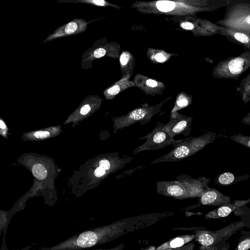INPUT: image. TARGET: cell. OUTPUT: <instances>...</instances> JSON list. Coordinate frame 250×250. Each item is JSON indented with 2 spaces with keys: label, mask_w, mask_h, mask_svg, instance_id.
I'll return each instance as SVG.
<instances>
[{
  "label": "cell",
  "mask_w": 250,
  "mask_h": 250,
  "mask_svg": "<svg viewBox=\"0 0 250 250\" xmlns=\"http://www.w3.org/2000/svg\"><path fill=\"white\" fill-rule=\"evenodd\" d=\"M149 227L145 214L123 219L83 231L52 247L51 250H81L109 242L128 233Z\"/></svg>",
  "instance_id": "cell-1"
},
{
  "label": "cell",
  "mask_w": 250,
  "mask_h": 250,
  "mask_svg": "<svg viewBox=\"0 0 250 250\" xmlns=\"http://www.w3.org/2000/svg\"><path fill=\"white\" fill-rule=\"evenodd\" d=\"M234 212L240 217V220L215 231L205 229V227H200L194 230V240L201 245L200 250H229L230 244L227 241L243 228H250V208L245 205Z\"/></svg>",
  "instance_id": "cell-2"
},
{
  "label": "cell",
  "mask_w": 250,
  "mask_h": 250,
  "mask_svg": "<svg viewBox=\"0 0 250 250\" xmlns=\"http://www.w3.org/2000/svg\"><path fill=\"white\" fill-rule=\"evenodd\" d=\"M230 0H195L190 1L160 0L146 3L162 13L195 14L202 12H212L226 7Z\"/></svg>",
  "instance_id": "cell-3"
},
{
  "label": "cell",
  "mask_w": 250,
  "mask_h": 250,
  "mask_svg": "<svg viewBox=\"0 0 250 250\" xmlns=\"http://www.w3.org/2000/svg\"><path fill=\"white\" fill-rule=\"evenodd\" d=\"M216 137V133L209 131L198 137L186 138L180 143L173 146L174 148L170 152L149 164L153 165L160 162H176L187 158L202 150L207 145L212 143Z\"/></svg>",
  "instance_id": "cell-4"
},
{
  "label": "cell",
  "mask_w": 250,
  "mask_h": 250,
  "mask_svg": "<svg viewBox=\"0 0 250 250\" xmlns=\"http://www.w3.org/2000/svg\"><path fill=\"white\" fill-rule=\"evenodd\" d=\"M223 19L215 23L220 26L250 33V0H230Z\"/></svg>",
  "instance_id": "cell-5"
},
{
  "label": "cell",
  "mask_w": 250,
  "mask_h": 250,
  "mask_svg": "<svg viewBox=\"0 0 250 250\" xmlns=\"http://www.w3.org/2000/svg\"><path fill=\"white\" fill-rule=\"evenodd\" d=\"M250 67V50H246L238 56L219 62L213 68L212 76L216 79L238 80Z\"/></svg>",
  "instance_id": "cell-6"
},
{
  "label": "cell",
  "mask_w": 250,
  "mask_h": 250,
  "mask_svg": "<svg viewBox=\"0 0 250 250\" xmlns=\"http://www.w3.org/2000/svg\"><path fill=\"white\" fill-rule=\"evenodd\" d=\"M171 97L168 98L153 106H149L147 104H143L141 106L138 107L126 114L115 118L114 132L116 133L119 130L137 123H140L141 125L148 123L152 117L160 111L164 104Z\"/></svg>",
  "instance_id": "cell-7"
},
{
  "label": "cell",
  "mask_w": 250,
  "mask_h": 250,
  "mask_svg": "<svg viewBox=\"0 0 250 250\" xmlns=\"http://www.w3.org/2000/svg\"><path fill=\"white\" fill-rule=\"evenodd\" d=\"M185 139L175 140L164 128V124L158 122L156 126L148 134L139 139H146V141L136 147L133 154H136L144 150H157L171 145L174 146Z\"/></svg>",
  "instance_id": "cell-8"
},
{
  "label": "cell",
  "mask_w": 250,
  "mask_h": 250,
  "mask_svg": "<svg viewBox=\"0 0 250 250\" xmlns=\"http://www.w3.org/2000/svg\"><path fill=\"white\" fill-rule=\"evenodd\" d=\"M113 46L106 42L105 39L97 40L91 47L86 50L82 56L81 66L83 69H89L92 66L94 60L104 56L113 57Z\"/></svg>",
  "instance_id": "cell-9"
},
{
  "label": "cell",
  "mask_w": 250,
  "mask_h": 250,
  "mask_svg": "<svg viewBox=\"0 0 250 250\" xmlns=\"http://www.w3.org/2000/svg\"><path fill=\"white\" fill-rule=\"evenodd\" d=\"M193 118L176 112L170 114L169 121L164 124V128L173 138L179 135H189Z\"/></svg>",
  "instance_id": "cell-10"
},
{
  "label": "cell",
  "mask_w": 250,
  "mask_h": 250,
  "mask_svg": "<svg viewBox=\"0 0 250 250\" xmlns=\"http://www.w3.org/2000/svg\"><path fill=\"white\" fill-rule=\"evenodd\" d=\"M87 22L84 19H74L56 29L52 33L48 35L43 41V43L52 40L76 35L84 32L87 28Z\"/></svg>",
  "instance_id": "cell-11"
},
{
  "label": "cell",
  "mask_w": 250,
  "mask_h": 250,
  "mask_svg": "<svg viewBox=\"0 0 250 250\" xmlns=\"http://www.w3.org/2000/svg\"><path fill=\"white\" fill-rule=\"evenodd\" d=\"M157 192L165 196L179 200L189 198L184 184L177 180L168 181H157Z\"/></svg>",
  "instance_id": "cell-12"
},
{
  "label": "cell",
  "mask_w": 250,
  "mask_h": 250,
  "mask_svg": "<svg viewBox=\"0 0 250 250\" xmlns=\"http://www.w3.org/2000/svg\"><path fill=\"white\" fill-rule=\"evenodd\" d=\"M175 180L182 182L186 186L189 198H199L208 187L210 178L200 176L193 178L189 175L182 174L175 177Z\"/></svg>",
  "instance_id": "cell-13"
},
{
  "label": "cell",
  "mask_w": 250,
  "mask_h": 250,
  "mask_svg": "<svg viewBox=\"0 0 250 250\" xmlns=\"http://www.w3.org/2000/svg\"><path fill=\"white\" fill-rule=\"evenodd\" d=\"M199 202L202 205L221 207L231 203L230 198L217 189L207 188L202 195L199 197Z\"/></svg>",
  "instance_id": "cell-14"
},
{
  "label": "cell",
  "mask_w": 250,
  "mask_h": 250,
  "mask_svg": "<svg viewBox=\"0 0 250 250\" xmlns=\"http://www.w3.org/2000/svg\"><path fill=\"white\" fill-rule=\"evenodd\" d=\"M220 35L225 37L229 41L250 50V33L235 30L220 26Z\"/></svg>",
  "instance_id": "cell-15"
},
{
  "label": "cell",
  "mask_w": 250,
  "mask_h": 250,
  "mask_svg": "<svg viewBox=\"0 0 250 250\" xmlns=\"http://www.w3.org/2000/svg\"><path fill=\"white\" fill-rule=\"evenodd\" d=\"M250 203V198L244 200H234L233 202L219 207L205 215V219H221L228 216L240 207Z\"/></svg>",
  "instance_id": "cell-16"
},
{
  "label": "cell",
  "mask_w": 250,
  "mask_h": 250,
  "mask_svg": "<svg viewBox=\"0 0 250 250\" xmlns=\"http://www.w3.org/2000/svg\"><path fill=\"white\" fill-rule=\"evenodd\" d=\"M134 84L145 91L146 94L155 95L159 94V91L162 90L164 85L154 80L148 79L140 75L136 76L134 79Z\"/></svg>",
  "instance_id": "cell-17"
},
{
  "label": "cell",
  "mask_w": 250,
  "mask_h": 250,
  "mask_svg": "<svg viewBox=\"0 0 250 250\" xmlns=\"http://www.w3.org/2000/svg\"><path fill=\"white\" fill-rule=\"evenodd\" d=\"M131 74L128 73L121 79L105 89L104 91V95L106 99H114L118 94L130 87L135 86L134 83L129 81Z\"/></svg>",
  "instance_id": "cell-18"
},
{
  "label": "cell",
  "mask_w": 250,
  "mask_h": 250,
  "mask_svg": "<svg viewBox=\"0 0 250 250\" xmlns=\"http://www.w3.org/2000/svg\"><path fill=\"white\" fill-rule=\"evenodd\" d=\"M194 239V234L178 236L159 246L155 250H165L179 248L191 242Z\"/></svg>",
  "instance_id": "cell-19"
},
{
  "label": "cell",
  "mask_w": 250,
  "mask_h": 250,
  "mask_svg": "<svg viewBox=\"0 0 250 250\" xmlns=\"http://www.w3.org/2000/svg\"><path fill=\"white\" fill-rule=\"evenodd\" d=\"M250 177L248 175L236 176L231 172H226L218 175L214 181V183L222 186H228L249 179Z\"/></svg>",
  "instance_id": "cell-20"
},
{
  "label": "cell",
  "mask_w": 250,
  "mask_h": 250,
  "mask_svg": "<svg viewBox=\"0 0 250 250\" xmlns=\"http://www.w3.org/2000/svg\"><path fill=\"white\" fill-rule=\"evenodd\" d=\"M237 91L245 105L250 101V73L241 81Z\"/></svg>",
  "instance_id": "cell-21"
},
{
  "label": "cell",
  "mask_w": 250,
  "mask_h": 250,
  "mask_svg": "<svg viewBox=\"0 0 250 250\" xmlns=\"http://www.w3.org/2000/svg\"><path fill=\"white\" fill-rule=\"evenodd\" d=\"M192 98L189 95H187L186 94H179L176 99L175 105L171 111L170 114L178 112V110L187 107L191 104Z\"/></svg>",
  "instance_id": "cell-22"
},
{
  "label": "cell",
  "mask_w": 250,
  "mask_h": 250,
  "mask_svg": "<svg viewBox=\"0 0 250 250\" xmlns=\"http://www.w3.org/2000/svg\"><path fill=\"white\" fill-rule=\"evenodd\" d=\"M59 2H71L74 3H84L89 4L92 5L106 7L111 6L113 7H119L118 6L108 2L104 0H57Z\"/></svg>",
  "instance_id": "cell-23"
},
{
  "label": "cell",
  "mask_w": 250,
  "mask_h": 250,
  "mask_svg": "<svg viewBox=\"0 0 250 250\" xmlns=\"http://www.w3.org/2000/svg\"><path fill=\"white\" fill-rule=\"evenodd\" d=\"M238 243L234 250H248L250 249V231L242 230Z\"/></svg>",
  "instance_id": "cell-24"
},
{
  "label": "cell",
  "mask_w": 250,
  "mask_h": 250,
  "mask_svg": "<svg viewBox=\"0 0 250 250\" xmlns=\"http://www.w3.org/2000/svg\"><path fill=\"white\" fill-rule=\"evenodd\" d=\"M32 173L37 179L42 180L47 175V172L45 167L42 164H37L32 167Z\"/></svg>",
  "instance_id": "cell-25"
},
{
  "label": "cell",
  "mask_w": 250,
  "mask_h": 250,
  "mask_svg": "<svg viewBox=\"0 0 250 250\" xmlns=\"http://www.w3.org/2000/svg\"><path fill=\"white\" fill-rule=\"evenodd\" d=\"M230 138L232 141L250 148V136H246L241 133H238L231 136Z\"/></svg>",
  "instance_id": "cell-26"
},
{
  "label": "cell",
  "mask_w": 250,
  "mask_h": 250,
  "mask_svg": "<svg viewBox=\"0 0 250 250\" xmlns=\"http://www.w3.org/2000/svg\"><path fill=\"white\" fill-rule=\"evenodd\" d=\"M133 57L128 52H123L120 56V62L123 70L127 68Z\"/></svg>",
  "instance_id": "cell-27"
},
{
  "label": "cell",
  "mask_w": 250,
  "mask_h": 250,
  "mask_svg": "<svg viewBox=\"0 0 250 250\" xmlns=\"http://www.w3.org/2000/svg\"><path fill=\"white\" fill-rule=\"evenodd\" d=\"M165 55V53H164L161 51H159L155 53V55H154V59L157 62H164L165 61H166L167 59V57Z\"/></svg>",
  "instance_id": "cell-28"
},
{
  "label": "cell",
  "mask_w": 250,
  "mask_h": 250,
  "mask_svg": "<svg viewBox=\"0 0 250 250\" xmlns=\"http://www.w3.org/2000/svg\"><path fill=\"white\" fill-rule=\"evenodd\" d=\"M195 247V244L193 242H190L182 247L172 249H167L165 250H193Z\"/></svg>",
  "instance_id": "cell-29"
},
{
  "label": "cell",
  "mask_w": 250,
  "mask_h": 250,
  "mask_svg": "<svg viewBox=\"0 0 250 250\" xmlns=\"http://www.w3.org/2000/svg\"><path fill=\"white\" fill-rule=\"evenodd\" d=\"M106 170L101 167H98L94 171V175L97 177H101L106 174Z\"/></svg>",
  "instance_id": "cell-30"
},
{
  "label": "cell",
  "mask_w": 250,
  "mask_h": 250,
  "mask_svg": "<svg viewBox=\"0 0 250 250\" xmlns=\"http://www.w3.org/2000/svg\"><path fill=\"white\" fill-rule=\"evenodd\" d=\"M49 135V132L46 131H39L36 132L34 133V136L37 138L40 139H43L46 138Z\"/></svg>",
  "instance_id": "cell-31"
},
{
  "label": "cell",
  "mask_w": 250,
  "mask_h": 250,
  "mask_svg": "<svg viewBox=\"0 0 250 250\" xmlns=\"http://www.w3.org/2000/svg\"><path fill=\"white\" fill-rule=\"evenodd\" d=\"M241 123L244 125H250V112L242 119Z\"/></svg>",
  "instance_id": "cell-32"
},
{
  "label": "cell",
  "mask_w": 250,
  "mask_h": 250,
  "mask_svg": "<svg viewBox=\"0 0 250 250\" xmlns=\"http://www.w3.org/2000/svg\"><path fill=\"white\" fill-rule=\"evenodd\" d=\"M125 246L124 244H121L117 246L116 247L109 249H97V250H123Z\"/></svg>",
  "instance_id": "cell-33"
},
{
  "label": "cell",
  "mask_w": 250,
  "mask_h": 250,
  "mask_svg": "<svg viewBox=\"0 0 250 250\" xmlns=\"http://www.w3.org/2000/svg\"><path fill=\"white\" fill-rule=\"evenodd\" d=\"M156 249L154 246L150 245L147 247L141 248L140 250H155Z\"/></svg>",
  "instance_id": "cell-34"
},
{
  "label": "cell",
  "mask_w": 250,
  "mask_h": 250,
  "mask_svg": "<svg viewBox=\"0 0 250 250\" xmlns=\"http://www.w3.org/2000/svg\"><path fill=\"white\" fill-rule=\"evenodd\" d=\"M0 128L2 129H4L6 128V125L2 121V120L0 121Z\"/></svg>",
  "instance_id": "cell-35"
}]
</instances>
